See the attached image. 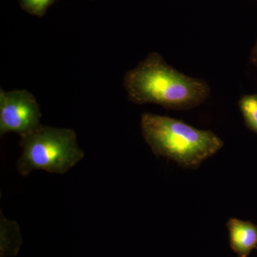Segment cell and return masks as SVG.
Wrapping results in <instances>:
<instances>
[{
	"mask_svg": "<svg viewBox=\"0 0 257 257\" xmlns=\"http://www.w3.org/2000/svg\"><path fill=\"white\" fill-rule=\"evenodd\" d=\"M239 106L245 124L257 134V94L243 95L239 99Z\"/></svg>",
	"mask_w": 257,
	"mask_h": 257,
	"instance_id": "cell-7",
	"label": "cell"
},
{
	"mask_svg": "<svg viewBox=\"0 0 257 257\" xmlns=\"http://www.w3.org/2000/svg\"><path fill=\"white\" fill-rule=\"evenodd\" d=\"M23 243V236L19 225L15 221L7 219L1 213L0 257L17 256Z\"/></svg>",
	"mask_w": 257,
	"mask_h": 257,
	"instance_id": "cell-6",
	"label": "cell"
},
{
	"mask_svg": "<svg viewBox=\"0 0 257 257\" xmlns=\"http://www.w3.org/2000/svg\"><path fill=\"white\" fill-rule=\"evenodd\" d=\"M123 84L128 100L134 104L151 103L174 110L197 107L210 94L207 82L179 72L156 52H150L128 70Z\"/></svg>",
	"mask_w": 257,
	"mask_h": 257,
	"instance_id": "cell-1",
	"label": "cell"
},
{
	"mask_svg": "<svg viewBox=\"0 0 257 257\" xmlns=\"http://www.w3.org/2000/svg\"><path fill=\"white\" fill-rule=\"evenodd\" d=\"M55 0H20L22 9L30 15L42 18Z\"/></svg>",
	"mask_w": 257,
	"mask_h": 257,
	"instance_id": "cell-8",
	"label": "cell"
},
{
	"mask_svg": "<svg viewBox=\"0 0 257 257\" xmlns=\"http://www.w3.org/2000/svg\"><path fill=\"white\" fill-rule=\"evenodd\" d=\"M231 249L238 257H248L257 248V225L231 218L226 223Z\"/></svg>",
	"mask_w": 257,
	"mask_h": 257,
	"instance_id": "cell-5",
	"label": "cell"
},
{
	"mask_svg": "<svg viewBox=\"0 0 257 257\" xmlns=\"http://www.w3.org/2000/svg\"><path fill=\"white\" fill-rule=\"evenodd\" d=\"M251 61L253 64L257 65V42L254 47H253L252 54H251Z\"/></svg>",
	"mask_w": 257,
	"mask_h": 257,
	"instance_id": "cell-9",
	"label": "cell"
},
{
	"mask_svg": "<svg viewBox=\"0 0 257 257\" xmlns=\"http://www.w3.org/2000/svg\"><path fill=\"white\" fill-rule=\"evenodd\" d=\"M21 157L16 163L20 175L27 177L35 170L63 175L84 158V153L77 143L72 128L42 125L21 137Z\"/></svg>",
	"mask_w": 257,
	"mask_h": 257,
	"instance_id": "cell-3",
	"label": "cell"
},
{
	"mask_svg": "<svg viewBox=\"0 0 257 257\" xmlns=\"http://www.w3.org/2000/svg\"><path fill=\"white\" fill-rule=\"evenodd\" d=\"M42 113L35 96L26 89H0V135L18 133L21 137L42 126Z\"/></svg>",
	"mask_w": 257,
	"mask_h": 257,
	"instance_id": "cell-4",
	"label": "cell"
},
{
	"mask_svg": "<svg viewBox=\"0 0 257 257\" xmlns=\"http://www.w3.org/2000/svg\"><path fill=\"white\" fill-rule=\"evenodd\" d=\"M140 127L155 155L184 168H198L224 146L222 140L210 130H198L181 120L153 113L142 115Z\"/></svg>",
	"mask_w": 257,
	"mask_h": 257,
	"instance_id": "cell-2",
	"label": "cell"
}]
</instances>
